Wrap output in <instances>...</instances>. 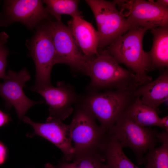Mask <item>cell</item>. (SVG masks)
<instances>
[{"label":"cell","instance_id":"6da1fadb","mask_svg":"<svg viewBox=\"0 0 168 168\" xmlns=\"http://www.w3.org/2000/svg\"><path fill=\"white\" fill-rule=\"evenodd\" d=\"M146 29L132 27L127 32L119 36L107 49L119 64H123L135 74L139 86L152 80L147 72L153 70L148 52L144 51L142 40Z\"/></svg>","mask_w":168,"mask_h":168},{"label":"cell","instance_id":"7a4b0ae2","mask_svg":"<svg viewBox=\"0 0 168 168\" xmlns=\"http://www.w3.org/2000/svg\"><path fill=\"white\" fill-rule=\"evenodd\" d=\"M82 72L90 77V85L96 90L110 88L133 92L139 86L135 74L121 67L107 49L88 59Z\"/></svg>","mask_w":168,"mask_h":168},{"label":"cell","instance_id":"3957f363","mask_svg":"<svg viewBox=\"0 0 168 168\" xmlns=\"http://www.w3.org/2000/svg\"><path fill=\"white\" fill-rule=\"evenodd\" d=\"M95 119L83 106L76 111L69 124L74 150L73 160L82 155L102 154L107 132L97 124Z\"/></svg>","mask_w":168,"mask_h":168},{"label":"cell","instance_id":"277c9868","mask_svg":"<svg viewBox=\"0 0 168 168\" xmlns=\"http://www.w3.org/2000/svg\"><path fill=\"white\" fill-rule=\"evenodd\" d=\"M133 92L112 90L93 94L83 106L107 132L124 113L134 98Z\"/></svg>","mask_w":168,"mask_h":168},{"label":"cell","instance_id":"5b68a950","mask_svg":"<svg viewBox=\"0 0 168 168\" xmlns=\"http://www.w3.org/2000/svg\"><path fill=\"white\" fill-rule=\"evenodd\" d=\"M93 14L99 36L98 52L131 28L117 8L115 0H86Z\"/></svg>","mask_w":168,"mask_h":168},{"label":"cell","instance_id":"8992f818","mask_svg":"<svg viewBox=\"0 0 168 168\" xmlns=\"http://www.w3.org/2000/svg\"><path fill=\"white\" fill-rule=\"evenodd\" d=\"M108 131L115 136L123 148L133 151L139 165L144 164V154L154 148L158 141L156 130L138 125L124 113Z\"/></svg>","mask_w":168,"mask_h":168},{"label":"cell","instance_id":"52a82bcc","mask_svg":"<svg viewBox=\"0 0 168 168\" xmlns=\"http://www.w3.org/2000/svg\"><path fill=\"white\" fill-rule=\"evenodd\" d=\"M32 37L26 44L35 68V80L33 85L42 86L51 84V70L55 64V52L52 40L44 24L41 22L35 29Z\"/></svg>","mask_w":168,"mask_h":168},{"label":"cell","instance_id":"ba28073f","mask_svg":"<svg viewBox=\"0 0 168 168\" xmlns=\"http://www.w3.org/2000/svg\"><path fill=\"white\" fill-rule=\"evenodd\" d=\"M44 22L54 48L55 64H65L82 72L85 63L89 59L80 49L69 27L61 21L48 20Z\"/></svg>","mask_w":168,"mask_h":168},{"label":"cell","instance_id":"9c48e42d","mask_svg":"<svg viewBox=\"0 0 168 168\" xmlns=\"http://www.w3.org/2000/svg\"><path fill=\"white\" fill-rule=\"evenodd\" d=\"M0 13V26L6 27L16 22L33 30L42 21L50 20L51 16L40 0H4Z\"/></svg>","mask_w":168,"mask_h":168},{"label":"cell","instance_id":"30bf717a","mask_svg":"<svg viewBox=\"0 0 168 168\" xmlns=\"http://www.w3.org/2000/svg\"><path fill=\"white\" fill-rule=\"evenodd\" d=\"M7 75V78L3 83H0V96L5 100L7 108L14 107L20 121L31 107L44 101H33L25 95L23 88L30 79V74L26 68L18 72L9 70Z\"/></svg>","mask_w":168,"mask_h":168},{"label":"cell","instance_id":"8fae6325","mask_svg":"<svg viewBox=\"0 0 168 168\" xmlns=\"http://www.w3.org/2000/svg\"><path fill=\"white\" fill-rule=\"evenodd\" d=\"M127 20L132 27L147 30L168 26V8L160 6L153 0L126 1Z\"/></svg>","mask_w":168,"mask_h":168},{"label":"cell","instance_id":"7c38bea8","mask_svg":"<svg viewBox=\"0 0 168 168\" xmlns=\"http://www.w3.org/2000/svg\"><path fill=\"white\" fill-rule=\"evenodd\" d=\"M25 123L31 125L34 132L29 137L38 135L48 140L62 152L63 161L72 160L74 150L71 138L69 125L63 124L62 121L48 117L45 123H39L31 120L27 116L22 119Z\"/></svg>","mask_w":168,"mask_h":168},{"label":"cell","instance_id":"4fadbf2b","mask_svg":"<svg viewBox=\"0 0 168 168\" xmlns=\"http://www.w3.org/2000/svg\"><path fill=\"white\" fill-rule=\"evenodd\" d=\"M29 89L38 93L44 98L49 106V117L62 121L72 112V105L75 101V96L62 82H58L56 87L51 84L42 86L33 85Z\"/></svg>","mask_w":168,"mask_h":168},{"label":"cell","instance_id":"5bb4252c","mask_svg":"<svg viewBox=\"0 0 168 168\" xmlns=\"http://www.w3.org/2000/svg\"><path fill=\"white\" fill-rule=\"evenodd\" d=\"M80 49L87 58L90 59L99 54V36L92 24L82 16L72 17L68 26Z\"/></svg>","mask_w":168,"mask_h":168},{"label":"cell","instance_id":"9a60e30c","mask_svg":"<svg viewBox=\"0 0 168 168\" xmlns=\"http://www.w3.org/2000/svg\"><path fill=\"white\" fill-rule=\"evenodd\" d=\"M133 95L134 97H139L143 104L157 112L158 107L168 100V68L154 81L138 86Z\"/></svg>","mask_w":168,"mask_h":168},{"label":"cell","instance_id":"2e32d148","mask_svg":"<svg viewBox=\"0 0 168 168\" xmlns=\"http://www.w3.org/2000/svg\"><path fill=\"white\" fill-rule=\"evenodd\" d=\"M123 148L115 136L107 132L102 147L105 168H140L128 158Z\"/></svg>","mask_w":168,"mask_h":168},{"label":"cell","instance_id":"e0dca14e","mask_svg":"<svg viewBox=\"0 0 168 168\" xmlns=\"http://www.w3.org/2000/svg\"><path fill=\"white\" fill-rule=\"evenodd\" d=\"M153 35L152 49L148 52L153 70H164L168 67V26L158 27L151 30Z\"/></svg>","mask_w":168,"mask_h":168},{"label":"cell","instance_id":"ac0fdd59","mask_svg":"<svg viewBox=\"0 0 168 168\" xmlns=\"http://www.w3.org/2000/svg\"><path fill=\"white\" fill-rule=\"evenodd\" d=\"M124 113L140 126H155L162 128L161 118L158 116L156 111L143 104L139 97L133 98Z\"/></svg>","mask_w":168,"mask_h":168},{"label":"cell","instance_id":"d6986e66","mask_svg":"<svg viewBox=\"0 0 168 168\" xmlns=\"http://www.w3.org/2000/svg\"><path fill=\"white\" fill-rule=\"evenodd\" d=\"M157 137L161 145L148 151L144 156V168H168V132L164 131Z\"/></svg>","mask_w":168,"mask_h":168},{"label":"cell","instance_id":"ffe728a7","mask_svg":"<svg viewBox=\"0 0 168 168\" xmlns=\"http://www.w3.org/2000/svg\"><path fill=\"white\" fill-rule=\"evenodd\" d=\"M49 14L57 21H61V15L71 16L72 17L82 16L79 10L80 1L78 0H44L42 1Z\"/></svg>","mask_w":168,"mask_h":168},{"label":"cell","instance_id":"44dd1931","mask_svg":"<svg viewBox=\"0 0 168 168\" xmlns=\"http://www.w3.org/2000/svg\"><path fill=\"white\" fill-rule=\"evenodd\" d=\"M72 160L71 162L61 161L56 165L48 163L44 168H105L103 154L82 155Z\"/></svg>","mask_w":168,"mask_h":168},{"label":"cell","instance_id":"7402d4cb","mask_svg":"<svg viewBox=\"0 0 168 168\" xmlns=\"http://www.w3.org/2000/svg\"><path fill=\"white\" fill-rule=\"evenodd\" d=\"M10 53V51L5 44L0 45V78L4 80L8 77L5 72V68L7 64V57Z\"/></svg>","mask_w":168,"mask_h":168},{"label":"cell","instance_id":"603a6c76","mask_svg":"<svg viewBox=\"0 0 168 168\" xmlns=\"http://www.w3.org/2000/svg\"><path fill=\"white\" fill-rule=\"evenodd\" d=\"M11 121L9 115L0 110V127L8 124Z\"/></svg>","mask_w":168,"mask_h":168},{"label":"cell","instance_id":"cb8c5ba5","mask_svg":"<svg viewBox=\"0 0 168 168\" xmlns=\"http://www.w3.org/2000/svg\"><path fill=\"white\" fill-rule=\"evenodd\" d=\"M7 152L6 147L0 142V165L3 164L5 161Z\"/></svg>","mask_w":168,"mask_h":168},{"label":"cell","instance_id":"d4e9b609","mask_svg":"<svg viewBox=\"0 0 168 168\" xmlns=\"http://www.w3.org/2000/svg\"><path fill=\"white\" fill-rule=\"evenodd\" d=\"M8 35L5 32L0 33V45L5 44L7 42Z\"/></svg>","mask_w":168,"mask_h":168},{"label":"cell","instance_id":"484cf974","mask_svg":"<svg viewBox=\"0 0 168 168\" xmlns=\"http://www.w3.org/2000/svg\"><path fill=\"white\" fill-rule=\"evenodd\" d=\"M161 122L162 128L165 131L168 132V116H166L161 118Z\"/></svg>","mask_w":168,"mask_h":168},{"label":"cell","instance_id":"4316f807","mask_svg":"<svg viewBox=\"0 0 168 168\" xmlns=\"http://www.w3.org/2000/svg\"><path fill=\"white\" fill-rule=\"evenodd\" d=\"M155 3L161 7L168 8V0H157L154 1Z\"/></svg>","mask_w":168,"mask_h":168}]
</instances>
